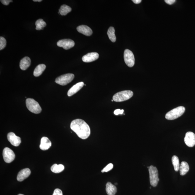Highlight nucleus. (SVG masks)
<instances>
[{
	"instance_id": "nucleus-22",
	"label": "nucleus",
	"mask_w": 195,
	"mask_h": 195,
	"mask_svg": "<svg viewBox=\"0 0 195 195\" xmlns=\"http://www.w3.org/2000/svg\"><path fill=\"white\" fill-rule=\"evenodd\" d=\"M64 167L63 165L60 164L58 165L56 164H53L51 166V170L52 172L55 173H59L64 170Z\"/></svg>"
},
{
	"instance_id": "nucleus-34",
	"label": "nucleus",
	"mask_w": 195,
	"mask_h": 195,
	"mask_svg": "<svg viewBox=\"0 0 195 195\" xmlns=\"http://www.w3.org/2000/svg\"><path fill=\"white\" fill-rule=\"evenodd\" d=\"M18 195H24V194H18Z\"/></svg>"
},
{
	"instance_id": "nucleus-15",
	"label": "nucleus",
	"mask_w": 195,
	"mask_h": 195,
	"mask_svg": "<svg viewBox=\"0 0 195 195\" xmlns=\"http://www.w3.org/2000/svg\"><path fill=\"white\" fill-rule=\"evenodd\" d=\"M84 83L81 82L77 83L72 87L68 92V96H72L81 90L84 86Z\"/></svg>"
},
{
	"instance_id": "nucleus-28",
	"label": "nucleus",
	"mask_w": 195,
	"mask_h": 195,
	"mask_svg": "<svg viewBox=\"0 0 195 195\" xmlns=\"http://www.w3.org/2000/svg\"><path fill=\"white\" fill-rule=\"evenodd\" d=\"M53 195H63L62 191L59 189H56L54 190Z\"/></svg>"
},
{
	"instance_id": "nucleus-10",
	"label": "nucleus",
	"mask_w": 195,
	"mask_h": 195,
	"mask_svg": "<svg viewBox=\"0 0 195 195\" xmlns=\"http://www.w3.org/2000/svg\"><path fill=\"white\" fill-rule=\"evenodd\" d=\"M184 142L186 145L193 147L195 145V134L194 133L189 131L186 133L184 138Z\"/></svg>"
},
{
	"instance_id": "nucleus-16",
	"label": "nucleus",
	"mask_w": 195,
	"mask_h": 195,
	"mask_svg": "<svg viewBox=\"0 0 195 195\" xmlns=\"http://www.w3.org/2000/svg\"><path fill=\"white\" fill-rule=\"evenodd\" d=\"M51 146V142L47 137H43L41 138V144L39 147L43 150H46L49 149Z\"/></svg>"
},
{
	"instance_id": "nucleus-33",
	"label": "nucleus",
	"mask_w": 195,
	"mask_h": 195,
	"mask_svg": "<svg viewBox=\"0 0 195 195\" xmlns=\"http://www.w3.org/2000/svg\"><path fill=\"white\" fill-rule=\"evenodd\" d=\"M33 1H35V2H36V1H38V2H41V1H42V0H33Z\"/></svg>"
},
{
	"instance_id": "nucleus-3",
	"label": "nucleus",
	"mask_w": 195,
	"mask_h": 195,
	"mask_svg": "<svg viewBox=\"0 0 195 195\" xmlns=\"http://www.w3.org/2000/svg\"><path fill=\"white\" fill-rule=\"evenodd\" d=\"M133 91H125L118 92L115 94L113 97V100L116 102H121L129 99L133 96Z\"/></svg>"
},
{
	"instance_id": "nucleus-30",
	"label": "nucleus",
	"mask_w": 195,
	"mask_h": 195,
	"mask_svg": "<svg viewBox=\"0 0 195 195\" xmlns=\"http://www.w3.org/2000/svg\"><path fill=\"white\" fill-rule=\"evenodd\" d=\"M1 2L4 5L7 6L10 2H12L13 1L12 0H1Z\"/></svg>"
},
{
	"instance_id": "nucleus-7",
	"label": "nucleus",
	"mask_w": 195,
	"mask_h": 195,
	"mask_svg": "<svg viewBox=\"0 0 195 195\" xmlns=\"http://www.w3.org/2000/svg\"><path fill=\"white\" fill-rule=\"evenodd\" d=\"M125 63L129 67H132L134 64L135 59L133 53L130 50L126 49L124 52Z\"/></svg>"
},
{
	"instance_id": "nucleus-18",
	"label": "nucleus",
	"mask_w": 195,
	"mask_h": 195,
	"mask_svg": "<svg viewBox=\"0 0 195 195\" xmlns=\"http://www.w3.org/2000/svg\"><path fill=\"white\" fill-rule=\"evenodd\" d=\"M117 188L115 186L110 182L107 183L106 191L108 195H115L117 192Z\"/></svg>"
},
{
	"instance_id": "nucleus-4",
	"label": "nucleus",
	"mask_w": 195,
	"mask_h": 195,
	"mask_svg": "<svg viewBox=\"0 0 195 195\" xmlns=\"http://www.w3.org/2000/svg\"><path fill=\"white\" fill-rule=\"evenodd\" d=\"M26 107L31 112L38 114L41 113L42 108L39 103L32 98H28L26 101Z\"/></svg>"
},
{
	"instance_id": "nucleus-27",
	"label": "nucleus",
	"mask_w": 195,
	"mask_h": 195,
	"mask_svg": "<svg viewBox=\"0 0 195 195\" xmlns=\"http://www.w3.org/2000/svg\"><path fill=\"white\" fill-rule=\"evenodd\" d=\"M113 166H113L112 164V163H110V164H108L107 165V166L106 167H105L104 169L102 171V172H108L110 171L112 169Z\"/></svg>"
},
{
	"instance_id": "nucleus-13",
	"label": "nucleus",
	"mask_w": 195,
	"mask_h": 195,
	"mask_svg": "<svg viewBox=\"0 0 195 195\" xmlns=\"http://www.w3.org/2000/svg\"><path fill=\"white\" fill-rule=\"evenodd\" d=\"M31 171L28 168L21 170L18 175L17 179L19 181H22L26 179L31 175Z\"/></svg>"
},
{
	"instance_id": "nucleus-21",
	"label": "nucleus",
	"mask_w": 195,
	"mask_h": 195,
	"mask_svg": "<svg viewBox=\"0 0 195 195\" xmlns=\"http://www.w3.org/2000/svg\"><path fill=\"white\" fill-rule=\"evenodd\" d=\"M72 11V8L69 6L64 4L61 6L59 9V14L62 16H65Z\"/></svg>"
},
{
	"instance_id": "nucleus-5",
	"label": "nucleus",
	"mask_w": 195,
	"mask_h": 195,
	"mask_svg": "<svg viewBox=\"0 0 195 195\" xmlns=\"http://www.w3.org/2000/svg\"><path fill=\"white\" fill-rule=\"evenodd\" d=\"M149 171L150 183L153 187H156L159 180L157 168L153 166H151L149 167Z\"/></svg>"
},
{
	"instance_id": "nucleus-25",
	"label": "nucleus",
	"mask_w": 195,
	"mask_h": 195,
	"mask_svg": "<svg viewBox=\"0 0 195 195\" xmlns=\"http://www.w3.org/2000/svg\"><path fill=\"white\" fill-rule=\"evenodd\" d=\"M36 29L37 30H42L46 26V24L42 19H39L36 21Z\"/></svg>"
},
{
	"instance_id": "nucleus-17",
	"label": "nucleus",
	"mask_w": 195,
	"mask_h": 195,
	"mask_svg": "<svg viewBox=\"0 0 195 195\" xmlns=\"http://www.w3.org/2000/svg\"><path fill=\"white\" fill-rule=\"evenodd\" d=\"M31 64V60L29 57H25L21 60L20 67L22 70H26L29 68Z\"/></svg>"
},
{
	"instance_id": "nucleus-14",
	"label": "nucleus",
	"mask_w": 195,
	"mask_h": 195,
	"mask_svg": "<svg viewBox=\"0 0 195 195\" xmlns=\"http://www.w3.org/2000/svg\"><path fill=\"white\" fill-rule=\"evenodd\" d=\"M77 30L78 32L86 36H91L93 33L92 30L88 26L85 25H82L78 26L77 28Z\"/></svg>"
},
{
	"instance_id": "nucleus-32",
	"label": "nucleus",
	"mask_w": 195,
	"mask_h": 195,
	"mask_svg": "<svg viewBox=\"0 0 195 195\" xmlns=\"http://www.w3.org/2000/svg\"><path fill=\"white\" fill-rule=\"evenodd\" d=\"M132 1L134 3H135V4H138L141 3L142 1L141 0H133Z\"/></svg>"
},
{
	"instance_id": "nucleus-8",
	"label": "nucleus",
	"mask_w": 195,
	"mask_h": 195,
	"mask_svg": "<svg viewBox=\"0 0 195 195\" xmlns=\"http://www.w3.org/2000/svg\"><path fill=\"white\" fill-rule=\"evenodd\" d=\"M3 156L4 161L7 163H10L13 161L15 157V155L12 150L9 148H5L3 151Z\"/></svg>"
},
{
	"instance_id": "nucleus-24",
	"label": "nucleus",
	"mask_w": 195,
	"mask_h": 195,
	"mask_svg": "<svg viewBox=\"0 0 195 195\" xmlns=\"http://www.w3.org/2000/svg\"><path fill=\"white\" fill-rule=\"evenodd\" d=\"M172 161L175 170L176 171H179L180 166L179 158L176 156H173L172 158Z\"/></svg>"
},
{
	"instance_id": "nucleus-26",
	"label": "nucleus",
	"mask_w": 195,
	"mask_h": 195,
	"mask_svg": "<svg viewBox=\"0 0 195 195\" xmlns=\"http://www.w3.org/2000/svg\"><path fill=\"white\" fill-rule=\"evenodd\" d=\"M7 42L4 37H0V50L4 49L6 46Z\"/></svg>"
},
{
	"instance_id": "nucleus-12",
	"label": "nucleus",
	"mask_w": 195,
	"mask_h": 195,
	"mask_svg": "<svg viewBox=\"0 0 195 195\" xmlns=\"http://www.w3.org/2000/svg\"><path fill=\"white\" fill-rule=\"evenodd\" d=\"M99 57V55L97 53H89L83 56L82 60L84 62H91L96 61Z\"/></svg>"
},
{
	"instance_id": "nucleus-2",
	"label": "nucleus",
	"mask_w": 195,
	"mask_h": 195,
	"mask_svg": "<svg viewBox=\"0 0 195 195\" xmlns=\"http://www.w3.org/2000/svg\"><path fill=\"white\" fill-rule=\"evenodd\" d=\"M186 109L183 106H179L168 112L166 115L165 118L168 120H173L177 119L182 115Z\"/></svg>"
},
{
	"instance_id": "nucleus-1",
	"label": "nucleus",
	"mask_w": 195,
	"mask_h": 195,
	"mask_svg": "<svg viewBox=\"0 0 195 195\" xmlns=\"http://www.w3.org/2000/svg\"><path fill=\"white\" fill-rule=\"evenodd\" d=\"M70 127L81 139H86L91 134V129L89 125L83 120H73L71 123Z\"/></svg>"
},
{
	"instance_id": "nucleus-6",
	"label": "nucleus",
	"mask_w": 195,
	"mask_h": 195,
	"mask_svg": "<svg viewBox=\"0 0 195 195\" xmlns=\"http://www.w3.org/2000/svg\"><path fill=\"white\" fill-rule=\"evenodd\" d=\"M74 77V75L72 73H67L58 77L56 80V82L61 85H66L70 83Z\"/></svg>"
},
{
	"instance_id": "nucleus-11",
	"label": "nucleus",
	"mask_w": 195,
	"mask_h": 195,
	"mask_svg": "<svg viewBox=\"0 0 195 195\" xmlns=\"http://www.w3.org/2000/svg\"><path fill=\"white\" fill-rule=\"evenodd\" d=\"M8 141L12 145L17 147L19 146L21 143V138L16 136L13 132H9L7 134Z\"/></svg>"
},
{
	"instance_id": "nucleus-20",
	"label": "nucleus",
	"mask_w": 195,
	"mask_h": 195,
	"mask_svg": "<svg viewBox=\"0 0 195 195\" xmlns=\"http://www.w3.org/2000/svg\"><path fill=\"white\" fill-rule=\"evenodd\" d=\"M46 68V66L44 64L38 65L35 69L33 74L35 77L39 76L42 74Z\"/></svg>"
},
{
	"instance_id": "nucleus-19",
	"label": "nucleus",
	"mask_w": 195,
	"mask_h": 195,
	"mask_svg": "<svg viewBox=\"0 0 195 195\" xmlns=\"http://www.w3.org/2000/svg\"><path fill=\"white\" fill-rule=\"evenodd\" d=\"M189 167L188 163L186 161H182L180 165L179 171L180 174L181 176H184L189 171Z\"/></svg>"
},
{
	"instance_id": "nucleus-23",
	"label": "nucleus",
	"mask_w": 195,
	"mask_h": 195,
	"mask_svg": "<svg viewBox=\"0 0 195 195\" xmlns=\"http://www.w3.org/2000/svg\"><path fill=\"white\" fill-rule=\"evenodd\" d=\"M115 30L114 27H110L108 29L107 34L109 39L113 42H115L116 37L115 35Z\"/></svg>"
},
{
	"instance_id": "nucleus-31",
	"label": "nucleus",
	"mask_w": 195,
	"mask_h": 195,
	"mask_svg": "<svg viewBox=\"0 0 195 195\" xmlns=\"http://www.w3.org/2000/svg\"><path fill=\"white\" fill-rule=\"evenodd\" d=\"M165 1L167 3V4L169 5L172 4L175 2V0H165Z\"/></svg>"
},
{
	"instance_id": "nucleus-29",
	"label": "nucleus",
	"mask_w": 195,
	"mask_h": 195,
	"mask_svg": "<svg viewBox=\"0 0 195 195\" xmlns=\"http://www.w3.org/2000/svg\"><path fill=\"white\" fill-rule=\"evenodd\" d=\"M124 112V110H123L117 109L114 111V114L116 115H119V114H123Z\"/></svg>"
},
{
	"instance_id": "nucleus-9",
	"label": "nucleus",
	"mask_w": 195,
	"mask_h": 195,
	"mask_svg": "<svg viewBox=\"0 0 195 195\" xmlns=\"http://www.w3.org/2000/svg\"><path fill=\"white\" fill-rule=\"evenodd\" d=\"M74 41L71 39H63L58 42L57 45L60 47H63L65 50L71 49L74 46Z\"/></svg>"
}]
</instances>
